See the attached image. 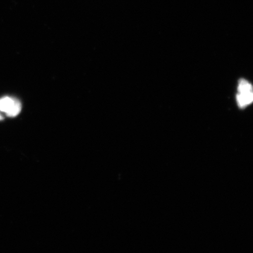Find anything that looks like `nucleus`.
Masks as SVG:
<instances>
[{"label":"nucleus","instance_id":"obj_1","mask_svg":"<svg viewBox=\"0 0 253 253\" xmlns=\"http://www.w3.org/2000/svg\"><path fill=\"white\" fill-rule=\"evenodd\" d=\"M21 107L20 101L14 98L5 96L0 99V111L11 118L18 116L21 112Z\"/></svg>","mask_w":253,"mask_h":253},{"label":"nucleus","instance_id":"obj_3","mask_svg":"<svg viewBox=\"0 0 253 253\" xmlns=\"http://www.w3.org/2000/svg\"><path fill=\"white\" fill-rule=\"evenodd\" d=\"M238 90L240 93L250 92L252 91V86L248 81L245 79H241L239 81Z\"/></svg>","mask_w":253,"mask_h":253},{"label":"nucleus","instance_id":"obj_2","mask_svg":"<svg viewBox=\"0 0 253 253\" xmlns=\"http://www.w3.org/2000/svg\"><path fill=\"white\" fill-rule=\"evenodd\" d=\"M253 95L252 91L246 93H239L237 96V100L240 107L244 108L247 105L253 102Z\"/></svg>","mask_w":253,"mask_h":253},{"label":"nucleus","instance_id":"obj_4","mask_svg":"<svg viewBox=\"0 0 253 253\" xmlns=\"http://www.w3.org/2000/svg\"><path fill=\"white\" fill-rule=\"evenodd\" d=\"M3 119H4V118H3V117L1 115H0V120H3Z\"/></svg>","mask_w":253,"mask_h":253}]
</instances>
